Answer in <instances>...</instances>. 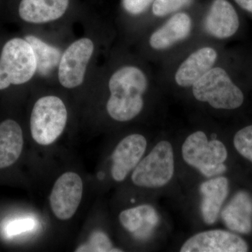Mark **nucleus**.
Returning <instances> with one entry per match:
<instances>
[{"instance_id":"nucleus-1","label":"nucleus","mask_w":252,"mask_h":252,"mask_svg":"<svg viewBox=\"0 0 252 252\" xmlns=\"http://www.w3.org/2000/svg\"><path fill=\"white\" fill-rule=\"evenodd\" d=\"M93 79L102 83L108 96L105 110L117 122H128L140 115L149 81L143 69L134 63H124L109 73L97 69Z\"/></svg>"},{"instance_id":"nucleus-2","label":"nucleus","mask_w":252,"mask_h":252,"mask_svg":"<svg viewBox=\"0 0 252 252\" xmlns=\"http://www.w3.org/2000/svg\"><path fill=\"white\" fill-rule=\"evenodd\" d=\"M95 28L67 41L60 61L56 83L63 90L77 91L89 87L97 68L99 41Z\"/></svg>"},{"instance_id":"nucleus-3","label":"nucleus","mask_w":252,"mask_h":252,"mask_svg":"<svg viewBox=\"0 0 252 252\" xmlns=\"http://www.w3.org/2000/svg\"><path fill=\"white\" fill-rule=\"evenodd\" d=\"M68 109L61 96L43 94L33 104L30 119L32 137L39 145L52 144L67 127Z\"/></svg>"},{"instance_id":"nucleus-4","label":"nucleus","mask_w":252,"mask_h":252,"mask_svg":"<svg viewBox=\"0 0 252 252\" xmlns=\"http://www.w3.org/2000/svg\"><path fill=\"white\" fill-rule=\"evenodd\" d=\"M36 58L29 42L24 37L6 41L0 54V91L27 84L36 79Z\"/></svg>"},{"instance_id":"nucleus-5","label":"nucleus","mask_w":252,"mask_h":252,"mask_svg":"<svg viewBox=\"0 0 252 252\" xmlns=\"http://www.w3.org/2000/svg\"><path fill=\"white\" fill-rule=\"evenodd\" d=\"M194 97L217 109H235L244 102L242 91L221 67H212L192 86Z\"/></svg>"},{"instance_id":"nucleus-6","label":"nucleus","mask_w":252,"mask_h":252,"mask_svg":"<svg viewBox=\"0 0 252 252\" xmlns=\"http://www.w3.org/2000/svg\"><path fill=\"white\" fill-rule=\"evenodd\" d=\"M184 160L206 177H214L226 170L223 162L228 157L224 144L208 140L203 131H196L186 139L182 149Z\"/></svg>"},{"instance_id":"nucleus-7","label":"nucleus","mask_w":252,"mask_h":252,"mask_svg":"<svg viewBox=\"0 0 252 252\" xmlns=\"http://www.w3.org/2000/svg\"><path fill=\"white\" fill-rule=\"evenodd\" d=\"M175 160L172 144L167 141L158 142L132 172L134 185L146 188H160L172 180Z\"/></svg>"},{"instance_id":"nucleus-8","label":"nucleus","mask_w":252,"mask_h":252,"mask_svg":"<svg viewBox=\"0 0 252 252\" xmlns=\"http://www.w3.org/2000/svg\"><path fill=\"white\" fill-rule=\"evenodd\" d=\"M84 185L82 179L74 172H66L60 176L53 186L49 203L58 220H67L75 215L82 200Z\"/></svg>"},{"instance_id":"nucleus-9","label":"nucleus","mask_w":252,"mask_h":252,"mask_svg":"<svg viewBox=\"0 0 252 252\" xmlns=\"http://www.w3.org/2000/svg\"><path fill=\"white\" fill-rule=\"evenodd\" d=\"M70 0H21L18 16L27 24L37 27V31L46 28H59L65 17Z\"/></svg>"},{"instance_id":"nucleus-10","label":"nucleus","mask_w":252,"mask_h":252,"mask_svg":"<svg viewBox=\"0 0 252 252\" xmlns=\"http://www.w3.org/2000/svg\"><path fill=\"white\" fill-rule=\"evenodd\" d=\"M24 38L31 44L35 56L37 81L56 82V72L66 44L60 43L39 31L37 34H28Z\"/></svg>"},{"instance_id":"nucleus-11","label":"nucleus","mask_w":252,"mask_h":252,"mask_svg":"<svg viewBox=\"0 0 252 252\" xmlns=\"http://www.w3.org/2000/svg\"><path fill=\"white\" fill-rule=\"evenodd\" d=\"M248 245L240 236L223 230L201 232L188 239L181 252H245Z\"/></svg>"},{"instance_id":"nucleus-12","label":"nucleus","mask_w":252,"mask_h":252,"mask_svg":"<svg viewBox=\"0 0 252 252\" xmlns=\"http://www.w3.org/2000/svg\"><path fill=\"white\" fill-rule=\"evenodd\" d=\"M147 146V140L140 134H131L124 137L112 153L111 175L113 180L117 182L125 180L138 165Z\"/></svg>"},{"instance_id":"nucleus-13","label":"nucleus","mask_w":252,"mask_h":252,"mask_svg":"<svg viewBox=\"0 0 252 252\" xmlns=\"http://www.w3.org/2000/svg\"><path fill=\"white\" fill-rule=\"evenodd\" d=\"M207 32L217 39H227L238 31L240 21L233 5L228 0H215L205 20Z\"/></svg>"},{"instance_id":"nucleus-14","label":"nucleus","mask_w":252,"mask_h":252,"mask_svg":"<svg viewBox=\"0 0 252 252\" xmlns=\"http://www.w3.org/2000/svg\"><path fill=\"white\" fill-rule=\"evenodd\" d=\"M217 53L212 47L200 48L190 55L176 72L175 79L181 87H190L213 67Z\"/></svg>"},{"instance_id":"nucleus-15","label":"nucleus","mask_w":252,"mask_h":252,"mask_svg":"<svg viewBox=\"0 0 252 252\" xmlns=\"http://www.w3.org/2000/svg\"><path fill=\"white\" fill-rule=\"evenodd\" d=\"M191 18L185 13H177L149 37V45L155 50H165L186 39L191 31Z\"/></svg>"},{"instance_id":"nucleus-16","label":"nucleus","mask_w":252,"mask_h":252,"mask_svg":"<svg viewBox=\"0 0 252 252\" xmlns=\"http://www.w3.org/2000/svg\"><path fill=\"white\" fill-rule=\"evenodd\" d=\"M222 220L229 229L247 234L252 230V196L240 191L223 209Z\"/></svg>"},{"instance_id":"nucleus-17","label":"nucleus","mask_w":252,"mask_h":252,"mask_svg":"<svg viewBox=\"0 0 252 252\" xmlns=\"http://www.w3.org/2000/svg\"><path fill=\"white\" fill-rule=\"evenodd\" d=\"M119 218L123 227L138 239L149 238L159 221L157 211L149 205H139L124 210Z\"/></svg>"},{"instance_id":"nucleus-18","label":"nucleus","mask_w":252,"mask_h":252,"mask_svg":"<svg viewBox=\"0 0 252 252\" xmlns=\"http://www.w3.org/2000/svg\"><path fill=\"white\" fill-rule=\"evenodd\" d=\"M229 183L224 177H216L204 182L200 186L203 195L202 216L207 224L216 222L220 208L228 194Z\"/></svg>"},{"instance_id":"nucleus-19","label":"nucleus","mask_w":252,"mask_h":252,"mask_svg":"<svg viewBox=\"0 0 252 252\" xmlns=\"http://www.w3.org/2000/svg\"><path fill=\"white\" fill-rule=\"evenodd\" d=\"M23 134L18 122L6 119L0 124V169L11 166L22 153Z\"/></svg>"},{"instance_id":"nucleus-20","label":"nucleus","mask_w":252,"mask_h":252,"mask_svg":"<svg viewBox=\"0 0 252 252\" xmlns=\"http://www.w3.org/2000/svg\"><path fill=\"white\" fill-rule=\"evenodd\" d=\"M77 252H119L121 249L113 247L112 241L104 232L95 230L90 235L89 240L76 249Z\"/></svg>"},{"instance_id":"nucleus-21","label":"nucleus","mask_w":252,"mask_h":252,"mask_svg":"<svg viewBox=\"0 0 252 252\" xmlns=\"http://www.w3.org/2000/svg\"><path fill=\"white\" fill-rule=\"evenodd\" d=\"M233 143L238 153L252 162V125L239 130L235 134Z\"/></svg>"},{"instance_id":"nucleus-22","label":"nucleus","mask_w":252,"mask_h":252,"mask_svg":"<svg viewBox=\"0 0 252 252\" xmlns=\"http://www.w3.org/2000/svg\"><path fill=\"white\" fill-rule=\"evenodd\" d=\"M192 0H154L152 12L154 16L162 17L175 12L190 4Z\"/></svg>"},{"instance_id":"nucleus-23","label":"nucleus","mask_w":252,"mask_h":252,"mask_svg":"<svg viewBox=\"0 0 252 252\" xmlns=\"http://www.w3.org/2000/svg\"><path fill=\"white\" fill-rule=\"evenodd\" d=\"M34 226V220L31 219H21L11 220L5 227L4 233L6 236L12 237L31 230Z\"/></svg>"},{"instance_id":"nucleus-24","label":"nucleus","mask_w":252,"mask_h":252,"mask_svg":"<svg viewBox=\"0 0 252 252\" xmlns=\"http://www.w3.org/2000/svg\"><path fill=\"white\" fill-rule=\"evenodd\" d=\"M154 0H122L123 8L131 16H137L143 14Z\"/></svg>"},{"instance_id":"nucleus-25","label":"nucleus","mask_w":252,"mask_h":252,"mask_svg":"<svg viewBox=\"0 0 252 252\" xmlns=\"http://www.w3.org/2000/svg\"><path fill=\"white\" fill-rule=\"evenodd\" d=\"M242 9L252 14V0H234Z\"/></svg>"}]
</instances>
